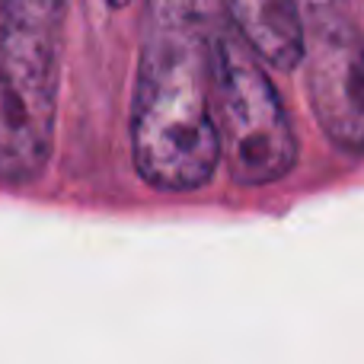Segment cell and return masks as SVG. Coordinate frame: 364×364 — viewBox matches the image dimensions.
<instances>
[{
    "label": "cell",
    "mask_w": 364,
    "mask_h": 364,
    "mask_svg": "<svg viewBox=\"0 0 364 364\" xmlns=\"http://www.w3.org/2000/svg\"><path fill=\"white\" fill-rule=\"evenodd\" d=\"M230 23L227 0H151L132 100V151L141 179L160 192H195L220 164L211 112L214 38Z\"/></svg>",
    "instance_id": "cell-1"
},
{
    "label": "cell",
    "mask_w": 364,
    "mask_h": 364,
    "mask_svg": "<svg viewBox=\"0 0 364 364\" xmlns=\"http://www.w3.org/2000/svg\"><path fill=\"white\" fill-rule=\"evenodd\" d=\"M68 0H0V186L45 173L58 128Z\"/></svg>",
    "instance_id": "cell-2"
},
{
    "label": "cell",
    "mask_w": 364,
    "mask_h": 364,
    "mask_svg": "<svg viewBox=\"0 0 364 364\" xmlns=\"http://www.w3.org/2000/svg\"><path fill=\"white\" fill-rule=\"evenodd\" d=\"M211 112L220 160L237 186L259 188L284 179L297 164V134L259 51L233 19L214 38Z\"/></svg>",
    "instance_id": "cell-3"
},
{
    "label": "cell",
    "mask_w": 364,
    "mask_h": 364,
    "mask_svg": "<svg viewBox=\"0 0 364 364\" xmlns=\"http://www.w3.org/2000/svg\"><path fill=\"white\" fill-rule=\"evenodd\" d=\"M307 29V100L323 134L339 151L364 154V38L346 16L320 6Z\"/></svg>",
    "instance_id": "cell-4"
},
{
    "label": "cell",
    "mask_w": 364,
    "mask_h": 364,
    "mask_svg": "<svg viewBox=\"0 0 364 364\" xmlns=\"http://www.w3.org/2000/svg\"><path fill=\"white\" fill-rule=\"evenodd\" d=\"M233 26L272 68L291 70L304 61L307 26L301 0H227Z\"/></svg>",
    "instance_id": "cell-5"
},
{
    "label": "cell",
    "mask_w": 364,
    "mask_h": 364,
    "mask_svg": "<svg viewBox=\"0 0 364 364\" xmlns=\"http://www.w3.org/2000/svg\"><path fill=\"white\" fill-rule=\"evenodd\" d=\"M307 4H314V6H329L333 0H307Z\"/></svg>",
    "instance_id": "cell-6"
},
{
    "label": "cell",
    "mask_w": 364,
    "mask_h": 364,
    "mask_svg": "<svg viewBox=\"0 0 364 364\" xmlns=\"http://www.w3.org/2000/svg\"><path fill=\"white\" fill-rule=\"evenodd\" d=\"M106 4H109V6H125L128 0H106Z\"/></svg>",
    "instance_id": "cell-7"
}]
</instances>
